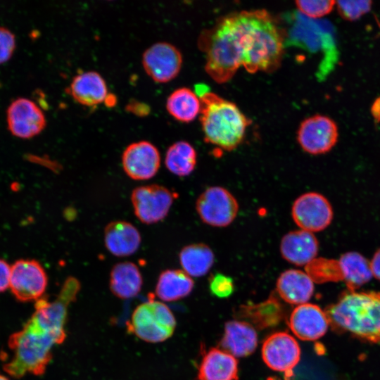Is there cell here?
<instances>
[{"mask_svg":"<svg viewBox=\"0 0 380 380\" xmlns=\"http://www.w3.org/2000/svg\"><path fill=\"white\" fill-rule=\"evenodd\" d=\"M65 338V325L44 308L35 307L23 328L9 337L13 357L4 365V370L15 379L27 374L42 375L52 358V348Z\"/></svg>","mask_w":380,"mask_h":380,"instance_id":"1","label":"cell"},{"mask_svg":"<svg viewBox=\"0 0 380 380\" xmlns=\"http://www.w3.org/2000/svg\"><path fill=\"white\" fill-rule=\"evenodd\" d=\"M205 53V70L219 84L226 83L243 65L246 42L241 13L223 18L199 39Z\"/></svg>","mask_w":380,"mask_h":380,"instance_id":"2","label":"cell"},{"mask_svg":"<svg viewBox=\"0 0 380 380\" xmlns=\"http://www.w3.org/2000/svg\"><path fill=\"white\" fill-rule=\"evenodd\" d=\"M205 85L196 86L201 104V122L205 141L224 151L236 148L243 141L251 120L238 106Z\"/></svg>","mask_w":380,"mask_h":380,"instance_id":"3","label":"cell"},{"mask_svg":"<svg viewBox=\"0 0 380 380\" xmlns=\"http://www.w3.org/2000/svg\"><path fill=\"white\" fill-rule=\"evenodd\" d=\"M324 312L333 328L371 343L380 342V292L349 291Z\"/></svg>","mask_w":380,"mask_h":380,"instance_id":"4","label":"cell"},{"mask_svg":"<svg viewBox=\"0 0 380 380\" xmlns=\"http://www.w3.org/2000/svg\"><path fill=\"white\" fill-rule=\"evenodd\" d=\"M176 320L167 305L152 298L139 305L134 310L128 329L148 343H160L171 337Z\"/></svg>","mask_w":380,"mask_h":380,"instance_id":"5","label":"cell"},{"mask_svg":"<svg viewBox=\"0 0 380 380\" xmlns=\"http://www.w3.org/2000/svg\"><path fill=\"white\" fill-rule=\"evenodd\" d=\"M196 209L204 223L212 227H224L236 217L239 203L227 189L214 186L207 188L198 196Z\"/></svg>","mask_w":380,"mask_h":380,"instance_id":"6","label":"cell"},{"mask_svg":"<svg viewBox=\"0 0 380 380\" xmlns=\"http://www.w3.org/2000/svg\"><path fill=\"white\" fill-rule=\"evenodd\" d=\"M48 284L43 266L35 260H18L11 266L9 288L20 302L40 299Z\"/></svg>","mask_w":380,"mask_h":380,"instance_id":"7","label":"cell"},{"mask_svg":"<svg viewBox=\"0 0 380 380\" xmlns=\"http://www.w3.org/2000/svg\"><path fill=\"white\" fill-rule=\"evenodd\" d=\"M175 198L170 190L158 184L137 187L131 195L135 215L147 224L163 220L167 215Z\"/></svg>","mask_w":380,"mask_h":380,"instance_id":"8","label":"cell"},{"mask_svg":"<svg viewBox=\"0 0 380 380\" xmlns=\"http://www.w3.org/2000/svg\"><path fill=\"white\" fill-rule=\"evenodd\" d=\"M338 137L336 123L323 115H315L304 120L297 132V140L303 150L312 155L329 152Z\"/></svg>","mask_w":380,"mask_h":380,"instance_id":"9","label":"cell"},{"mask_svg":"<svg viewBox=\"0 0 380 380\" xmlns=\"http://www.w3.org/2000/svg\"><path fill=\"white\" fill-rule=\"evenodd\" d=\"M291 215L300 229L313 233L324 230L330 224L333 210L324 196L308 192L296 199L292 205Z\"/></svg>","mask_w":380,"mask_h":380,"instance_id":"10","label":"cell"},{"mask_svg":"<svg viewBox=\"0 0 380 380\" xmlns=\"http://www.w3.org/2000/svg\"><path fill=\"white\" fill-rule=\"evenodd\" d=\"M142 64L146 74L156 82L165 83L179 74L182 65L179 50L167 42H158L143 53Z\"/></svg>","mask_w":380,"mask_h":380,"instance_id":"11","label":"cell"},{"mask_svg":"<svg viewBox=\"0 0 380 380\" xmlns=\"http://www.w3.org/2000/svg\"><path fill=\"white\" fill-rule=\"evenodd\" d=\"M262 357L272 370L293 375V369L300 358V348L296 340L284 331L269 336L262 346Z\"/></svg>","mask_w":380,"mask_h":380,"instance_id":"12","label":"cell"},{"mask_svg":"<svg viewBox=\"0 0 380 380\" xmlns=\"http://www.w3.org/2000/svg\"><path fill=\"white\" fill-rule=\"evenodd\" d=\"M6 121L10 132L21 139L38 135L46 125L42 109L27 98H18L11 103L6 111Z\"/></svg>","mask_w":380,"mask_h":380,"instance_id":"13","label":"cell"},{"mask_svg":"<svg viewBox=\"0 0 380 380\" xmlns=\"http://www.w3.org/2000/svg\"><path fill=\"white\" fill-rule=\"evenodd\" d=\"M122 164L131 179L146 180L152 178L158 171L160 156L153 144L141 141L126 147L122 156Z\"/></svg>","mask_w":380,"mask_h":380,"instance_id":"14","label":"cell"},{"mask_svg":"<svg viewBox=\"0 0 380 380\" xmlns=\"http://www.w3.org/2000/svg\"><path fill=\"white\" fill-rule=\"evenodd\" d=\"M289 326L296 336L303 341H315L327 331L329 321L322 310L315 304L304 303L292 311Z\"/></svg>","mask_w":380,"mask_h":380,"instance_id":"15","label":"cell"},{"mask_svg":"<svg viewBox=\"0 0 380 380\" xmlns=\"http://www.w3.org/2000/svg\"><path fill=\"white\" fill-rule=\"evenodd\" d=\"M318 241L313 233L303 229L286 233L280 243V253L284 260L297 266L307 265L318 252Z\"/></svg>","mask_w":380,"mask_h":380,"instance_id":"16","label":"cell"},{"mask_svg":"<svg viewBox=\"0 0 380 380\" xmlns=\"http://www.w3.org/2000/svg\"><path fill=\"white\" fill-rule=\"evenodd\" d=\"M220 346L234 357H246L255 351L258 346V334L254 327L247 322L229 321L225 323Z\"/></svg>","mask_w":380,"mask_h":380,"instance_id":"17","label":"cell"},{"mask_svg":"<svg viewBox=\"0 0 380 380\" xmlns=\"http://www.w3.org/2000/svg\"><path fill=\"white\" fill-rule=\"evenodd\" d=\"M104 242L106 248L113 255L129 256L138 250L141 235L132 224L122 220L113 221L105 227Z\"/></svg>","mask_w":380,"mask_h":380,"instance_id":"18","label":"cell"},{"mask_svg":"<svg viewBox=\"0 0 380 380\" xmlns=\"http://www.w3.org/2000/svg\"><path fill=\"white\" fill-rule=\"evenodd\" d=\"M276 290L285 302L299 305L307 303L312 297L314 282L306 272L290 269L279 275L276 283Z\"/></svg>","mask_w":380,"mask_h":380,"instance_id":"19","label":"cell"},{"mask_svg":"<svg viewBox=\"0 0 380 380\" xmlns=\"http://www.w3.org/2000/svg\"><path fill=\"white\" fill-rule=\"evenodd\" d=\"M67 91L75 101L89 107L103 102L108 94L104 79L95 71L84 72L75 76Z\"/></svg>","mask_w":380,"mask_h":380,"instance_id":"20","label":"cell"},{"mask_svg":"<svg viewBox=\"0 0 380 380\" xmlns=\"http://www.w3.org/2000/svg\"><path fill=\"white\" fill-rule=\"evenodd\" d=\"M198 380H237L238 362L229 353L212 348L203 356L201 362Z\"/></svg>","mask_w":380,"mask_h":380,"instance_id":"21","label":"cell"},{"mask_svg":"<svg viewBox=\"0 0 380 380\" xmlns=\"http://www.w3.org/2000/svg\"><path fill=\"white\" fill-rule=\"evenodd\" d=\"M239 317L248 321L258 329L278 324L283 319V307L275 296L272 293L263 302L257 304L243 305L239 307Z\"/></svg>","mask_w":380,"mask_h":380,"instance_id":"22","label":"cell"},{"mask_svg":"<svg viewBox=\"0 0 380 380\" xmlns=\"http://www.w3.org/2000/svg\"><path fill=\"white\" fill-rule=\"evenodd\" d=\"M143 279L138 267L132 262H122L113 266L110 274V289L118 298L128 299L141 291Z\"/></svg>","mask_w":380,"mask_h":380,"instance_id":"23","label":"cell"},{"mask_svg":"<svg viewBox=\"0 0 380 380\" xmlns=\"http://www.w3.org/2000/svg\"><path fill=\"white\" fill-rule=\"evenodd\" d=\"M194 286L193 279L184 271L166 270L158 277L155 293L163 301H175L187 296Z\"/></svg>","mask_w":380,"mask_h":380,"instance_id":"24","label":"cell"},{"mask_svg":"<svg viewBox=\"0 0 380 380\" xmlns=\"http://www.w3.org/2000/svg\"><path fill=\"white\" fill-rule=\"evenodd\" d=\"M179 259L182 270L190 277L206 274L213 265L214 253L206 244L192 243L182 248Z\"/></svg>","mask_w":380,"mask_h":380,"instance_id":"25","label":"cell"},{"mask_svg":"<svg viewBox=\"0 0 380 380\" xmlns=\"http://www.w3.org/2000/svg\"><path fill=\"white\" fill-rule=\"evenodd\" d=\"M338 261L342 279L349 291H355L368 282L373 276L369 262L359 253H346Z\"/></svg>","mask_w":380,"mask_h":380,"instance_id":"26","label":"cell"},{"mask_svg":"<svg viewBox=\"0 0 380 380\" xmlns=\"http://www.w3.org/2000/svg\"><path fill=\"white\" fill-rule=\"evenodd\" d=\"M201 101L191 89L182 87L175 90L167 98L166 108L175 120L189 122L201 112Z\"/></svg>","mask_w":380,"mask_h":380,"instance_id":"27","label":"cell"},{"mask_svg":"<svg viewBox=\"0 0 380 380\" xmlns=\"http://www.w3.org/2000/svg\"><path fill=\"white\" fill-rule=\"evenodd\" d=\"M197 154L195 148L187 141L174 143L167 150L165 164L167 169L179 177L190 175L196 165Z\"/></svg>","mask_w":380,"mask_h":380,"instance_id":"28","label":"cell"},{"mask_svg":"<svg viewBox=\"0 0 380 380\" xmlns=\"http://www.w3.org/2000/svg\"><path fill=\"white\" fill-rule=\"evenodd\" d=\"M305 270L315 283L343 280L338 260L323 258H315L305 266Z\"/></svg>","mask_w":380,"mask_h":380,"instance_id":"29","label":"cell"},{"mask_svg":"<svg viewBox=\"0 0 380 380\" xmlns=\"http://www.w3.org/2000/svg\"><path fill=\"white\" fill-rule=\"evenodd\" d=\"M297 8L309 18H321L329 14L336 1L331 0H300L295 2Z\"/></svg>","mask_w":380,"mask_h":380,"instance_id":"30","label":"cell"},{"mask_svg":"<svg viewBox=\"0 0 380 380\" xmlns=\"http://www.w3.org/2000/svg\"><path fill=\"white\" fill-rule=\"evenodd\" d=\"M336 4L340 15L348 20H357L372 6L371 1H338Z\"/></svg>","mask_w":380,"mask_h":380,"instance_id":"31","label":"cell"},{"mask_svg":"<svg viewBox=\"0 0 380 380\" xmlns=\"http://www.w3.org/2000/svg\"><path fill=\"white\" fill-rule=\"evenodd\" d=\"M209 289L216 297L225 298L234 291V283L232 277L220 272L212 274L209 278Z\"/></svg>","mask_w":380,"mask_h":380,"instance_id":"32","label":"cell"},{"mask_svg":"<svg viewBox=\"0 0 380 380\" xmlns=\"http://www.w3.org/2000/svg\"><path fill=\"white\" fill-rule=\"evenodd\" d=\"M15 37L8 29L0 27V64L12 57L15 49Z\"/></svg>","mask_w":380,"mask_h":380,"instance_id":"33","label":"cell"},{"mask_svg":"<svg viewBox=\"0 0 380 380\" xmlns=\"http://www.w3.org/2000/svg\"><path fill=\"white\" fill-rule=\"evenodd\" d=\"M125 110L138 117H146L151 113V107L147 103L136 99L130 100L125 106Z\"/></svg>","mask_w":380,"mask_h":380,"instance_id":"34","label":"cell"},{"mask_svg":"<svg viewBox=\"0 0 380 380\" xmlns=\"http://www.w3.org/2000/svg\"><path fill=\"white\" fill-rule=\"evenodd\" d=\"M11 271V266L4 260L0 259V293L9 288Z\"/></svg>","mask_w":380,"mask_h":380,"instance_id":"35","label":"cell"},{"mask_svg":"<svg viewBox=\"0 0 380 380\" xmlns=\"http://www.w3.org/2000/svg\"><path fill=\"white\" fill-rule=\"evenodd\" d=\"M369 264L372 275L380 281V249L374 253Z\"/></svg>","mask_w":380,"mask_h":380,"instance_id":"36","label":"cell"},{"mask_svg":"<svg viewBox=\"0 0 380 380\" xmlns=\"http://www.w3.org/2000/svg\"><path fill=\"white\" fill-rule=\"evenodd\" d=\"M103 102L106 107L113 108L117 104V96L112 93L108 94Z\"/></svg>","mask_w":380,"mask_h":380,"instance_id":"37","label":"cell"},{"mask_svg":"<svg viewBox=\"0 0 380 380\" xmlns=\"http://www.w3.org/2000/svg\"><path fill=\"white\" fill-rule=\"evenodd\" d=\"M292 375H285L284 380H291ZM267 380H281L279 379H277L276 377H270L268 378Z\"/></svg>","mask_w":380,"mask_h":380,"instance_id":"38","label":"cell"},{"mask_svg":"<svg viewBox=\"0 0 380 380\" xmlns=\"http://www.w3.org/2000/svg\"><path fill=\"white\" fill-rule=\"evenodd\" d=\"M0 380H8L6 376L0 374Z\"/></svg>","mask_w":380,"mask_h":380,"instance_id":"39","label":"cell"}]
</instances>
